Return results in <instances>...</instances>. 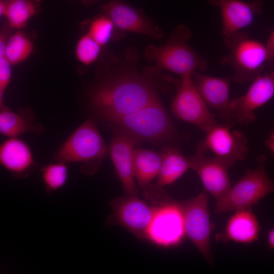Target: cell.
I'll return each instance as SVG.
<instances>
[{
	"label": "cell",
	"instance_id": "cell-28",
	"mask_svg": "<svg viewBox=\"0 0 274 274\" xmlns=\"http://www.w3.org/2000/svg\"><path fill=\"white\" fill-rule=\"evenodd\" d=\"M7 33L4 30L0 35V105H4L3 97L5 91L11 78V64L6 56V46Z\"/></svg>",
	"mask_w": 274,
	"mask_h": 274
},
{
	"label": "cell",
	"instance_id": "cell-2",
	"mask_svg": "<svg viewBox=\"0 0 274 274\" xmlns=\"http://www.w3.org/2000/svg\"><path fill=\"white\" fill-rule=\"evenodd\" d=\"M192 37L189 28L184 24L176 27L167 42L159 47L148 45L144 57L153 61L160 70H165L181 77L193 74L195 71H204L208 66L207 60L197 54L188 44Z\"/></svg>",
	"mask_w": 274,
	"mask_h": 274
},
{
	"label": "cell",
	"instance_id": "cell-33",
	"mask_svg": "<svg viewBox=\"0 0 274 274\" xmlns=\"http://www.w3.org/2000/svg\"><path fill=\"white\" fill-rule=\"evenodd\" d=\"M82 3L85 5L88 6L92 4L93 3L99 0H80Z\"/></svg>",
	"mask_w": 274,
	"mask_h": 274
},
{
	"label": "cell",
	"instance_id": "cell-10",
	"mask_svg": "<svg viewBox=\"0 0 274 274\" xmlns=\"http://www.w3.org/2000/svg\"><path fill=\"white\" fill-rule=\"evenodd\" d=\"M208 196L204 190L190 199L179 202L183 216L186 236L204 259L213 261L211 235L213 229L208 209Z\"/></svg>",
	"mask_w": 274,
	"mask_h": 274
},
{
	"label": "cell",
	"instance_id": "cell-9",
	"mask_svg": "<svg viewBox=\"0 0 274 274\" xmlns=\"http://www.w3.org/2000/svg\"><path fill=\"white\" fill-rule=\"evenodd\" d=\"M228 124L217 123L206 132L205 137L198 142L196 151H210L214 157L230 167L245 159L248 152V141L241 130H232Z\"/></svg>",
	"mask_w": 274,
	"mask_h": 274
},
{
	"label": "cell",
	"instance_id": "cell-21",
	"mask_svg": "<svg viewBox=\"0 0 274 274\" xmlns=\"http://www.w3.org/2000/svg\"><path fill=\"white\" fill-rule=\"evenodd\" d=\"M162 160L155 183L163 188L182 176L189 168L187 157L174 147H166L161 152Z\"/></svg>",
	"mask_w": 274,
	"mask_h": 274
},
{
	"label": "cell",
	"instance_id": "cell-3",
	"mask_svg": "<svg viewBox=\"0 0 274 274\" xmlns=\"http://www.w3.org/2000/svg\"><path fill=\"white\" fill-rule=\"evenodd\" d=\"M223 40L229 52L221 59L220 64L231 67L234 82L244 84L262 74L267 65L266 45L241 30L224 37Z\"/></svg>",
	"mask_w": 274,
	"mask_h": 274
},
{
	"label": "cell",
	"instance_id": "cell-22",
	"mask_svg": "<svg viewBox=\"0 0 274 274\" xmlns=\"http://www.w3.org/2000/svg\"><path fill=\"white\" fill-rule=\"evenodd\" d=\"M6 15L10 27L21 29L39 11L40 0H6Z\"/></svg>",
	"mask_w": 274,
	"mask_h": 274
},
{
	"label": "cell",
	"instance_id": "cell-6",
	"mask_svg": "<svg viewBox=\"0 0 274 274\" xmlns=\"http://www.w3.org/2000/svg\"><path fill=\"white\" fill-rule=\"evenodd\" d=\"M258 165L254 169H247L243 176L219 199L214 212L218 214L251 209L254 205L274 191V183L265 169L266 157L257 158Z\"/></svg>",
	"mask_w": 274,
	"mask_h": 274
},
{
	"label": "cell",
	"instance_id": "cell-5",
	"mask_svg": "<svg viewBox=\"0 0 274 274\" xmlns=\"http://www.w3.org/2000/svg\"><path fill=\"white\" fill-rule=\"evenodd\" d=\"M141 141H169L177 135L170 118L159 98L132 113L110 121Z\"/></svg>",
	"mask_w": 274,
	"mask_h": 274
},
{
	"label": "cell",
	"instance_id": "cell-32",
	"mask_svg": "<svg viewBox=\"0 0 274 274\" xmlns=\"http://www.w3.org/2000/svg\"><path fill=\"white\" fill-rule=\"evenodd\" d=\"M7 10L6 0H0V16H6Z\"/></svg>",
	"mask_w": 274,
	"mask_h": 274
},
{
	"label": "cell",
	"instance_id": "cell-8",
	"mask_svg": "<svg viewBox=\"0 0 274 274\" xmlns=\"http://www.w3.org/2000/svg\"><path fill=\"white\" fill-rule=\"evenodd\" d=\"M193 74L181 77L175 83L177 87L172 111L179 119L190 123L205 132L217 123L202 99L193 79Z\"/></svg>",
	"mask_w": 274,
	"mask_h": 274
},
{
	"label": "cell",
	"instance_id": "cell-30",
	"mask_svg": "<svg viewBox=\"0 0 274 274\" xmlns=\"http://www.w3.org/2000/svg\"><path fill=\"white\" fill-rule=\"evenodd\" d=\"M264 143L270 153L274 156V131L269 137L265 140Z\"/></svg>",
	"mask_w": 274,
	"mask_h": 274
},
{
	"label": "cell",
	"instance_id": "cell-15",
	"mask_svg": "<svg viewBox=\"0 0 274 274\" xmlns=\"http://www.w3.org/2000/svg\"><path fill=\"white\" fill-rule=\"evenodd\" d=\"M193 79L197 90L208 107L215 110L232 126L235 123L229 98L230 77H216L195 71Z\"/></svg>",
	"mask_w": 274,
	"mask_h": 274
},
{
	"label": "cell",
	"instance_id": "cell-31",
	"mask_svg": "<svg viewBox=\"0 0 274 274\" xmlns=\"http://www.w3.org/2000/svg\"><path fill=\"white\" fill-rule=\"evenodd\" d=\"M267 244L269 248L274 249V227L267 233Z\"/></svg>",
	"mask_w": 274,
	"mask_h": 274
},
{
	"label": "cell",
	"instance_id": "cell-19",
	"mask_svg": "<svg viewBox=\"0 0 274 274\" xmlns=\"http://www.w3.org/2000/svg\"><path fill=\"white\" fill-rule=\"evenodd\" d=\"M0 162L5 168L16 175L26 173L34 164L29 147L16 138H11L1 145Z\"/></svg>",
	"mask_w": 274,
	"mask_h": 274
},
{
	"label": "cell",
	"instance_id": "cell-24",
	"mask_svg": "<svg viewBox=\"0 0 274 274\" xmlns=\"http://www.w3.org/2000/svg\"><path fill=\"white\" fill-rule=\"evenodd\" d=\"M33 48V44L27 35L18 31L7 40L6 56L12 65H16L27 58Z\"/></svg>",
	"mask_w": 274,
	"mask_h": 274
},
{
	"label": "cell",
	"instance_id": "cell-7",
	"mask_svg": "<svg viewBox=\"0 0 274 274\" xmlns=\"http://www.w3.org/2000/svg\"><path fill=\"white\" fill-rule=\"evenodd\" d=\"M154 205L155 212L147 231L146 240L161 248L178 247L186 236L180 202L168 197Z\"/></svg>",
	"mask_w": 274,
	"mask_h": 274
},
{
	"label": "cell",
	"instance_id": "cell-4",
	"mask_svg": "<svg viewBox=\"0 0 274 274\" xmlns=\"http://www.w3.org/2000/svg\"><path fill=\"white\" fill-rule=\"evenodd\" d=\"M108 148L92 119L80 125L56 152L54 158L65 163L81 162V170L91 175L96 170Z\"/></svg>",
	"mask_w": 274,
	"mask_h": 274
},
{
	"label": "cell",
	"instance_id": "cell-11",
	"mask_svg": "<svg viewBox=\"0 0 274 274\" xmlns=\"http://www.w3.org/2000/svg\"><path fill=\"white\" fill-rule=\"evenodd\" d=\"M109 225H120L138 239L146 240V233L153 217L155 206H149L138 196L125 195L111 200Z\"/></svg>",
	"mask_w": 274,
	"mask_h": 274
},
{
	"label": "cell",
	"instance_id": "cell-29",
	"mask_svg": "<svg viewBox=\"0 0 274 274\" xmlns=\"http://www.w3.org/2000/svg\"><path fill=\"white\" fill-rule=\"evenodd\" d=\"M266 46L268 52L267 66L269 71L274 70V30L267 41Z\"/></svg>",
	"mask_w": 274,
	"mask_h": 274
},
{
	"label": "cell",
	"instance_id": "cell-27",
	"mask_svg": "<svg viewBox=\"0 0 274 274\" xmlns=\"http://www.w3.org/2000/svg\"><path fill=\"white\" fill-rule=\"evenodd\" d=\"M114 30L113 22L103 14L91 21L87 33L102 46L113 39Z\"/></svg>",
	"mask_w": 274,
	"mask_h": 274
},
{
	"label": "cell",
	"instance_id": "cell-20",
	"mask_svg": "<svg viewBox=\"0 0 274 274\" xmlns=\"http://www.w3.org/2000/svg\"><path fill=\"white\" fill-rule=\"evenodd\" d=\"M162 160L161 153L144 149H134V175L140 188H145L157 177Z\"/></svg>",
	"mask_w": 274,
	"mask_h": 274
},
{
	"label": "cell",
	"instance_id": "cell-26",
	"mask_svg": "<svg viewBox=\"0 0 274 274\" xmlns=\"http://www.w3.org/2000/svg\"><path fill=\"white\" fill-rule=\"evenodd\" d=\"M101 51V46L88 33L78 40L75 48V55L82 64L88 65L94 62Z\"/></svg>",
	"mask_w": 274,
	"mask_h": 274
},
{
	"label": "cell",
	"instance_id": "cell-16",
	"mask_svg": "<svg viewBox=\"0 0 274 274\" xmlns=\"http://www.w3.org/2000/svg\"><path fill=\"white\" fill-rule=\"evenodd\" d=\"M189 168L199 177L204 190L216 200L222 197L231 187L228 169L230 167L222 160L208 157L204 154L195 151L194 154L187 157Z\"/></svg>",
	"mask_w": 274,
	"mask_h": 274
},
{
	"label": "cell",
	"instance_id": "cell-13",
	"mask_svg": "<svg viewBox=\"0 0 274 274\" xmlns=\"http://www.w3.org/2000/svg\"><path fill=\"white\" fill-rule=\"evenodd\" d=\"M274 96V70L261 74L253 81L246 93L231 100L235 123L248 125L256 119L255 111Z\"/></svg>",
	"mask_w": 274,
	"mask_h": 274
},
{
	"label": "cell",
	"instance_id": "cell-12",
	"mask_svg": "<svg viewBox=\"0 0 274 274\" xmlns=\"http://www.w3.org/2000/svg\"><path fill=\"white\" fill-rule=\"evenodd\" d=\"M104 15L113 22L115 30L113 39H120L126 32L147 36L153 39L164 36L162 30L140 10L119 0H112L101 6Z\"/></svg>",
	"mask_w": 274,
	"mask_h": 274
},
{
	"label": "cell",
	"instance_id": "cell-23",
	"mask_svg": "<svg viewBox=\"0 0 274 274\" xmlns=\"http://www.w3.org/2000/svg\"><path fill=\"white\" fill-rule=\"evenodd\" d=\"M38 129L22 115L12 111L4 105L1 106L0 132L2 134L15 138L28 132H36Z\"/></svg>",
	"mask_w": 274,
	"mask_h": 274
},
{
	"label": "cell",
	"instance_id": "cell-25",
	"mask_svg": "<svg viewBox=\"0 0 274 274\" xmlns=\"http://www.w3.org/2000/svg\"><path fill=\"white\" fill-rule=\"evenodd\" d=\"M42 175L47 191H54L62 187L66 183L68 175L65 163L58 162L43 166Z\"/></svg>",
	"mask_w": 274,
	"mask_h": 274
},
{
	"label": "cell",
	"instance_id": "cell-18",
	"mask_svg": "<svg viewBox=\"0 0 274 274\" xmlns=\"http://www.w3.org/2000/svg\"><path fill=\"white\" fill-rule=\"evenodd\" d=\"M260 226L251 209L235 211L229 218L224 232L217 235L224 242L232 241L242 244H250L259 238Z\"/></svg>",
	"mask_w": 274,
	"mask_h": 274
},
{
	"label": "cell",
	"instance_id": "cell-14",
	"mask_svg": "<svg viewBox=\"0 0 274 274\" xmlns=\"http://www.w3.org/2000/svg\"><path fill=\"white\" fill-rule=\"evenodd\" d=\"M114 129L109 148L110 157L122 183L124 195L138 196L133 170V151L139 141L117 125Z\"/></svg>",
	"mask_w": 274,
	"mask_h": 274
},
{
	"label": "cell",
	"instance_id": "cell-1",
	"mask_svg": "<svg viewBox=\"0 0 274 274\" xmlns=\"http://www.w3.org/2000/svg\"><path fill=\"white\" fill-rule=\"evenodd\" d=\"M160 71L156 66L146 67L141 73L126 67L95 88L91 103L109 121L136 112L159 98Z\"/></svg>",
	"mask_w": 274,
	"mask_h": 274
},
{
	"label": "cell",
	"instance_id": "cell-17",
	"mask_svg": "<svg viewBox=\"0 0 274 274\" xmlns=\"http://www.w3.org/2000/svg\"><path fill=\"white\" fill-rule=\"evenodd\" d=\"M212 6L219 9L222 19L221 35L227 37L250 25L255 17L261 13L263 2L253 0H208Z\"/></svg>",
	"mask_w": 274,
	"mask_h": 274
}]
</instances>
